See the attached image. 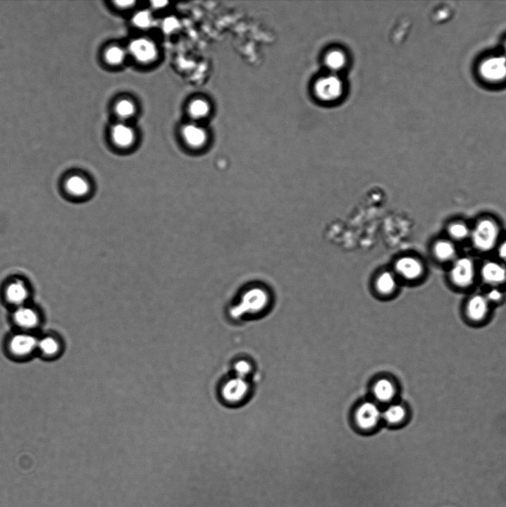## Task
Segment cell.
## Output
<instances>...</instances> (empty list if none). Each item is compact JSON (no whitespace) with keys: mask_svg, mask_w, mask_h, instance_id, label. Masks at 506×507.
<instances>
[{"mask_svg":"<svg viewBox=\"0 0 506 507\" xmlns=\"http://www.w3.org/2000/svg\"><path fill=\"white\" fill-rule=\"evenodd\" d=\"M31 293L29 283L19 277L8 281L4 290L6 302L15 308L29 304Z\"/></svg>","mask_w":506,"mask_h":507,"instance_id":"cell-3","label":"cell"},{"mask_svg":"<svg viewBox=\"0 0 506 507\" xmlns=\"http://www.w3.org/2000/svg\"><path fill=\"white\" fill-rule=\"evenodd\" d=\"M63 185L66 195L73 200H87L93 193V185L91 180L80 173H74L67 176Z\"/></svg>","mask_w":506,"mask_h":507,"instance_id":"cell-4","label":"cell"},{"mask_svg":"<svg viewBox=\"0 0 506 507\" xmlns=\"http://www.w3.org/2000/svg\"><path fill=\"white\" fill-rule=\"evenodd\" d=\"M483 79L490 83H500L506 79V56H492L485 59L479 67Z\"/></svg>","mask_w":506,"mask_h":507,"instance_id":"cell-7","label":"cell"},{"mask_svg":"<svg viewBox=\"0 0 506 507\" xmlns=\"http://www.w3.org/2000/svg\"><path fill=\"white\" fill-rule=\"evenodd\" d=\"M467 317L472 323L481 324L486 321L489 314L488 300L481 295H475L468 303Z\"/></svg>","mask_w":506,"mask_h":507,"instance_id":"cell-15","label":"cell"},{"mask_svg":"<svg viewBox=\"0 0 506 507\" xmlns=\"http://www.w3.org/2000/svg\"><path fill=\"white\" fill-rule=\"evenodd\" d=\"M397 392L396 384L388 378L378 379L373 388L375 398L382 403H390L396 398Z\"/></svg>","mask_w":506,"mask_h":507,"instance_id":"cell-16","label":"cell"},{"mask_svg":"<svg viewBox=\"0 0 506 507\" xmlns=\"http://www.w3.org/2000/svg\"><path fill=\"white\" fill-rule=\"evenodd\" d=\"M383 417V413L373 402H364L357 408L355 420L359 428L369 431L377 427Z\"/></svg>","mask_w":506,"mask_h":507,"instance_id":"cell-10","label":"cell"},{"mask_svg":"<svg viewBox=\"0 0 506 507\" xmlns=\"http://www.w3.org/2000/svg\"><path fill=\"white\" fill-rule=\"evenodd\" d=\"M502 298V294L498 290H492L488 295V299L492 302H499Z\"/></svg>","mask_w":506,"mask_h":507,"instance_id":"cell-31","label":"cell"},{"mask_svg":"<svg viewBox=\"0 0 506 507\" xmlns=\"http://www.w3.org/2000/svg\"><path fill=\"white\" fill-rule=\"evenodd\" d=\"M249 384L246 379L235 377L227 380L221 389V396L228 404H237L242 402L248 396Z\"/></svg>","mask_w":506,"mask_h":507,"instance_id":"cell-9","label":"cell"},{"mask_svg":"<svg viewBox=\"0 0 506 507\" xmlns=\"http://www.w3.org/2000/svg\"><path fill=\"white\" fill-rule=\"evenodd\" d=\"M116 7L120 9L126 10L131 8L135 4V1H116L114 3Z\"/></svg>","mask_w":506,"mask_h":507,"instance_id":"cell-32","label":"cell"},{"mask_svg":"<svg viewBox=\"0 0 506 507\" xmlns=\"http://www.w3.org/2000/svg\"><path fill=\"white\" fill-rule=\"evenodd\" d=\"M178 25L179 23L176 18H168L163 23V30L166 33H172L178 29Z\"/></svg>","mask_w":506,"mask_h":507,"instance_id":"cell-30","label":"cell"},{"mask_svg":"<svg viewBox=\"0 0 506 507\" xmlns=\"http://www.w3.org/2000/svg\"><path fill=\"white\" fill-rule=\"evenodd\" d=\"M12 319L17 326L25 331L36 329L39 325L41 320L38 310L30 304L15 308Z\"/></svg>","mask_w":506,"mask_h":507,"instance_id":"cell-11","label":"cell"},{"mask_svg":"<svg viewBox=\"0 0 506 507\" xmlns=\"http://www.w3.org/2000/svg\"><path fill=\"white\" fill-rule=\"evenodd\" d=\"M268 303V295L263 290L247 288L242 293L234 311L237 312V317L242 314H257L264 311Z\"/></svg>","mask_w":506,"mask_h":507,"instance_id":"cell-1","label":"cell"},{"mask_svg":"<svg viewBox=\"0 0 506 507\" xmlns=\"http://www.w3.org/2000/svg\"><path fill=\"white\" fill-rule=\"evenodd\" d=\"M314 92L318 99L322 102H335L343 94V83L334 74L322 76L315 83Z\"/></svg>","mask_w":506,"mask_h":507,"instance_id":"cell-2","label":"cell"},{"mask_svg":"<svg viewBox=\"0 0 506 507\" xmlns=\"http://www.w3.org/2000/svg\"><path fill=\"white\" fill-rule=\"evenodd\" d=\"M505 56H506V43H505Z\"/></svg>","mask_w":506,"mask_h":507,"instance_id":"cell-35","label":"cell"},{"mask_svg":"<svg viewBox=\"0 0 506 507\" xmlns=\"http://www.w3.org/2000/svg\"><path fill=\"white\" fill-rule=\"evenodd\" d=\"M325 63L332 73H337L345 66L346 56L340 50H332L326 54Z\"/></svg>","mask_w":506,"mask_h":507,"instance_id":"cell-24","label":"cell"},{"mask_svg":"<svg viewBox=\"0 0 506 507\" xmlns=\"http://www.w3.org/2000/svg\"><path fill=\"white\" fill-rule=\"evenodd\" d=\"M436 257L443 261L452 259L456 253L454 245L447 241H440L434 247Z\"/></svg>","mask_w":506,"mask_h":507,"instance_id":"cell-26","label":"cell"},{"mask_svg":"<svg viewBox=\"0 0 506 507\" xmlns=\"http://www.w3.org/2000/svg\"><path fill=\"white\" fill-rule=\"evenodd\" d=\"M233 370L236 377L246 379L252 372V366L249 362L245 360H241L235 363Z\"/></svg>","mask_w":506,"mask_h":507,"instance_id":"cell-28","label":"cell"},{"mask_svg":"<svg viewBox=\"0 0 506 507\" xmlns=\"http://www.w3.org/2000/svg\"><path fill=\"white\" fill-rule=\"evenodd\" d=\"M188 114L194 120H202L206 118L210 114L211 106L204 98H195L192 100L187 108Z\"/></svg>","mask_w":506,"mask_h":507,"instance_id":"cell-21","label":"cell"},{"mask_svg":"<svg viewBox=\"0 0 506 507\" xmlns=\"http://www.w3.org/2000/svg\"><path fill=\"white\" fill-rule=\"evenodd\" d=\"M452 277L459 287L467 288L471 285L474 277V266L471 260L462 258L454 265Z\"/></svg>","mask_w":506,"mask_h":507,"instance_id":"cell-14","label":"cell"},{"mask_svg":"<svg viewBox=\"0 0 506 507\" xmlns=\"http://www.w3.org/2000/svg\"><path fill=\"white\" fill-rule=\"evenodd\" d=\"M134 24L140 29H148L152 24V17L148 11H140L133 18Z\"/></svg>","mask_w":506,"mask_h":507,"instance_id":"cell-27","label":"cell"},{"mask_svg":"<svg viewBox=\"0 0 506 507\" xmlns=\"http://www.w3.org/2000/svg\"><path fill=\"white\" fill-rule=\"evenodd\" d=\"M409 417V410L401 403H390L383 413V418L391 426H400Z\"/></svg>","mask_w":506,"mask_h":507,"instance_id":"cell-18","label":"cell"},{"mask_svg":"<svg viewBox=\"0 0 506 507\" xmlns=\"http://www.w3.org/2000/svg\"><path fill=\"white\" fill-rule=\"evenodd\" d=\"M397 286L396 279L390 273H384L379 276L376 281V288L379 293L390 295Z\"/></svg>","mask_w":506,"mask_h":507,"instance_id":"cell-25","label":"cell"},{"mask_svg":"<svg viewBox=\"0 0 506 507\" xmlns=\"http://www.w3.org/2000/svg\"><path fill=\"white\" fill-rule=\"evenodd\" d=\"M469 231L466 224L456 223L449 228V234L456 239H463L468 236Z\"/></svg>","mask_w":506,"mask_h":507,"instance_id":"cell-29","label":"cell"},{"mask_svg":"<svg viewBox=\"0 0 506 507\" xmlns=\"http://www.w3.org/2000/svg\"><path fill=\"white\" fill-rule=\"evenodd\" d=\"M500 257L506 261V241L501 246L500 250Z\"/></svg>","mask_w":506,"mask_h":507,"instance_id":"cell-33","label":"cell"},{"mask_svg":"<svg viewBox=\"0 0 506 507\" xmlns=\"http://www.w3.org/2000/svg\"><path fill=\"white\" fill-rule=\"evenodd\" d=\"M129 53L139 63L149 65L159 58V49L156 44L147 38H137L132 40L129 46Z\"/></svg>","mask_w":506,"mask_h":507,"instance_id":"cell-8","label":"cell"},{"mask_svg":"<svg viewBox=\"0 0 506 507\" xmlns=\"http://www.w3.org/2000/svg\"><path fill=\"white\" fill-rule=\"evenodd\" d=\"M397 272L407 279H416L423 274V265L412 257H404L396 264Z\"/></svg>","mask_w":506,"mask_h":507,"instance_id":"cell-17","label":"cell"},{"mask_svg":"<svg viewBox=\"0 0 506 507\" xmlns=\"http://www.w3.org/2000/svg\"><path fill=\"white\" fill-rule=\"evenodd\" d=\"M37 350L47 358H53L59 355L61 345L57 338L46 336L38 340Z\"/></svg>","mask_w":506,"mask_h":507,"instance_id":"cell-19","label":"cell"},{"mask_svg":"<svg viewBox=\"0 0 506 507\" xmlns=\"http://www.w3.org/2000/svg\"><path fill=\"white\" fill-rule=\"evenodd\" d=\"M38 340L35 335L30 332L18 333L10 338L8 348L13 357L27 358L37 350Z\"/></svg>","mask_w":506,"mask_h":507,"instance_id":"cell-6","label":"cell"},{"mask_svg":"<svg viewBox=\"0 0 506 507\" xmlns=\"http://www.w3.org/2000/svg\"><path fill=\"white\" fill-rule=\"evenodd\" d=\"M484 279L490 284H501L506 280V270L496 262H488L482 271Z\"/></svg>","mask_w":506,"mask_h":507,"instance_id":"cell-20","label":"cell"},{"mask_svg":"<svg viewBox=\"0 0 506 507\" xmlns=\"http://www.w3.org/2000/svg\"><path fill=\"white\" fill-rule=\"evenodd\" d=\"M498 234V225L493 221L483 220L476 225L473 232L474 244L481 250H490L495 245Z\"/></svg>","mask_w":506,"mask_h":507,"instance_id":"cell-5","label":"cell"},{"mask_svg":"<svg viewBox=\"0 0 506 507\" xmlns=\"http://www.w3.org/2000/svg\"><path fill=\"white\" fill-rule=\"evenodd\" d=\"M180 133L185 144L190 149H202L207 144V132L202 126L198 124H186L183 126Z\"/></svg>","mask_w":506,"mask_h":507,"instance_id":"cell-13","label":"cell"},{"mask_svg":"<svg viewBox=\"0 0 506 507\" xmlns=\"http://www.w3.org/2000/svg\"><path fill=\"white\" fill-rule=\"evenodd\" d=\"M110 135L112 143L121 149H129L136 142V133L134 129L123 122L112 126Z\"/></svg>","mask_w":506,"mask_h":507,"instance_id":"cell-12","label":"cell"},{"mask_svg":"<svg viewBox=\"0 0 506 507\" xmlns=\"http://www.w3.org/2000/svg\"><path fill=\"white\" fill-rule=\"evenodd\" d=\"M152 4L154 8H162L165 7L166 6H167L168 4L166 2L156 1V2H152Z\"/></svg>","mask_w":506,"mask_h":507,"instance_id":"cell-34","label":"cell"},{"mask_svg":"<svg viewBox=\"0 0 506 507\" xmlns=\"http://www.w3.org/2000/svg\"><path fill=\"white\" fill-rule=\"evenodd\" d=\"M116 115L122 121L129 120L133 118L137 111L135 102L130 98H121L114 106Z\"/></svg>","mask_w":506,"mask_h":507,"instance_id":"cell-23","label":"cell"},{"mask_svg":"<svg viewBox=\"0 0 506 507\" xmlns=\"http://www.w3.org/2000/svg\"><path fill=\"white\" fill-rule=\"evenodd\" d=\"M128 52L118 45L108 47L104 52V60L106 63L111 66H120L125 61Z\"/></svg>","mask_w":506,"mask_h":507,"instance_id":"cell-22","label":"cell"}]
</instances>
